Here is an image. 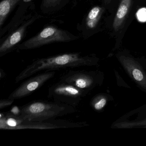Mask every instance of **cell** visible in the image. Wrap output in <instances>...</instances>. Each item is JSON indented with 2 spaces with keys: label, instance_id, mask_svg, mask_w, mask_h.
<instances>
[{
  "label": "cell",
  "instance_id": "1",
  "mask_svg": "<svg viewBox=\"0 0 146 146\" xmlns=\"http://www.w3.org/2000/svg\"><path fill=\"white\" fill-rule=\"evenodd\" d=\"M88 57L81 56L79 53L65 54L54 57L40 59L27 66L16 77V82L20 81L42 70L54 71L60 69L75 68L90 64Z\"/></svg>",
  "mask_w": 146,
  "mask_h": 146
},
{
  "label": "cell",
  "instance_id": "2",
  "mask_svg": "<svg viewBox=\"0 0 146 146\" xmlns=\"http://www.w3.org/2000/svg\"><path fill=\"white\" fill-rule=\"evenodd\" d=\"M76 111L75 107L60 102L37 101L23 106L19 117L25 121L41 123Z\"/></svg>",
  "mask_w": 146,
  "mask_h": 146
},
{
  "label": "cell",
  "instance_id": "3",
  "mask_svg": "<svg viewBox=\"0 0 146 146\" xmlns=\"http://www.w3.org/2000/svg\"><path fill=\"white\" fill-rule=\"evenodd\" d=\"M85 90L60 82L49 88L48 96L56 102L76 107L85 95Z\"/></svg>",
  "mask_w": 146,
  "mask_h": 146
},
{
  "label": "cell",
  "instance_id": "4",
  "mask_svg": "<svg viewBox=\"0 0 146 146\" xmlns=\"http://www.w3.org/2000/svg\"><path fill=\"white\" fill-rule=\"evenodd\" d=\"M71 40L65 31L52 27H48L23 43L19 48L32 49L52 42L69 41Z\"/></svg>",
  "mask_w": 146,
  "mask_h": 146
},
{
  "label": "cell",
  "instance_id": "5",
  "mask_svg": "<svg viewBox=\"0 0 146 146\" xmlns=\"http://www.w3.org/2000/svg\"><path fill=\"white\" fill-rule=\"evenodd\" d=\"M55 74L53 71L47 72L37 75L24 82L10 95L8 99H21L28 96L41 87L45 83L52 78Z\"/></svg>",
  "mask_w": 146,
  "mask_h": 146
},
{
  "label": "cell",
  "instance_id": "6",
  "mask_svg": "<svg viewBox=\"0 0 146 146\" xmlns=\"http://www.w3.org/2000/svg\"><path fill=\"white\" fill-rule=\"evenodd\" d=\"M131 3L132 0H121L113 24L115 31H118L123 25L129 13Z\"/></svg>",
  "mask_w": 146,
  "mask_h": 146
},
{
  "label": "cell",
  "instance_id": "7",
  "mask_svg": "<svg viewBox=\"0 0 146 146\" xmlns=\"http://www.w3.org/2000/svg\"><path fill=\"white\" fill-rule=\"evenodd\" d=\"M25 29V27L20 28L3 42L0 47L1 56L4 55V54L11 50V48L21 41L24 33Z\"/></svg>",
  "mask_w": 146,
  "mask_h": 146
},
{
  "label": "cell",
  "instance_id": "8",
  "mask_svg": "<svg viewBox=\"0 0 146 146\" xmlns=\"http://www.w3.org/2000/svg\"><path fill=\"white\" fill-rule=\"evenodd\" d=\"M19 0H3L0 4V25H2L14 5Z\"/></svg>",
  "mask_w": 146,
  "mask_h": 146
},
{
  "label": "cell",
  "instance_id": "9",
  "mask_svg": "<svg viewBox=\"0 0 146 146\" xmlns=\"http://www.w3.org/2000/svg\"><path fill=\"white\" fill-rule=\"evenodd\" d=\"M101 8L96 7L91 9L87 19V25L89 28L93 29L96 26L101 14Z\"/></svg>",
  "mask_w": 146,
  "mask_h": 146
},
{
  "label": "cell",
  "instance_id": "10",
  "mask_svg": "<svg viewBox=\"0 0 146 146\" xmlns=\"http://www.w3.org/2000/svg\"><path fill=\"white\" fill-rule=\"evenodd\" d=\"M136 17L139 22H146V8L143 7L139 9L137 12Z\"/></svg>",
  "mask_w": 146,
  "mask_h": 146
},
{
  "label": "cell",
  "instance_id": "11",
  "mask_svg": "<svg viewBox=\"0 0 146 146\" xmlns=\"http://www.w3.org/2000/svg\"><path fill=\"white\" fill-rule=\"evenodd\" d=\"M14 100L8 99L7 100H1L0 101V108L1 109L9 106L13 103Z\"/></svg>",
  "mask_w": 146,
  "mask_h": 146
},
{
  "label": "cell",
  "instance_id": "12",
  "mask_svg": "<svg viewBox=\"0 0 146 146\" xmlns=\"http://www.w3.org/2000/svg\"><path fill=\"white\" fill-rule=\"evenodd\" d=\"M133 76L135 80L137 81H141L143 78V75L142 72L137 69H135L132 72Z\"/></svg>",
  "mask_w": 146,
  "mask_h": 146
},
{
  "label": "cell",
  "instance_id": "13",
  "mask_svg": "<svg viewBox=\"0 0 146 146\" xmlns=\"http://www.w3.org/2000/svg\"><path fill=\"white\" fill-rule=\"evenodd\" d=\"M106 101L105 99H102L98 102H96L94 105V108L96 110H99L101 109L106 105Z\"/></svg>",
  "mask_w": 146,
  "mask_h": 146
},
{
  "label": "cell",
  "instance_id": "14",
  "mask_svg": "<svg viewBox=\"0 0 146 146\" xmlns=\"http://www.w3.org/2000/svg\"><path fill=\"white\" fill-rule=\"evenodd\" d=\"M60 0H44V4L48 6L54 5L56 3H58Z\"/></svg>",
  "mask_w": 146,
  "mask_h": 146
},
{
  "label": "cell",
  "instance_id": "15",
  "mask_svg": "<svg viewBox=\"0 0 146 146\" xmlns=\"http://www.w3.org/2000/svg\"><path fill=\"white\" fill-rule=\"evenodd\" d=\"M11 112L12 114L15 116H19L20 113V109H19L17 107H14L11 110Z\"/></svg>",
  "mask_w": 146,
  "mask_h": 146
}]
</instances>
